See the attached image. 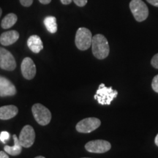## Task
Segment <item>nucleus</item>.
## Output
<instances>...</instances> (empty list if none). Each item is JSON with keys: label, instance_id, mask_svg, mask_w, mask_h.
<instances>
[{"label": "nucleus", "instance_id": "f257e3e1", "mask_svg": "<svg viewBox=\"0 0 158 158\" xmlns=\"http://www.w3.org/2000/svg\"><path fill=\"white\" fill-rule=\"evenodd\" d=\"M92 49L93 55L97 59H106L110 52L109 44L106 37L100 34L92 37Z\"/></svg>", "mask_w": 158, "mask_h": 158}, {"label": "nucleus", "instance_id": "f03ea898", "mask_svg": "<svg viewBox=\"0 0 158 158\" xmlns=\"http://www.w3.org/2000/svg\"><path fill=\"white\" fill-rule=\"evenodd\" d=\"M117 91L114 90L112 87H107L103 84H101L99 86L94 98L99 104L108 106L111 103L114 99L117 97Z\"/></svg>", "mask_w": 158, "mask_h": 158}, {"label": "nucleus", "instance_id": "7ed1b4c3", "mask_svg": "<svg viewBox=\"0 0 158 158\" xmlns=\"http://www.w3.org/2000/svg\"><path fill=\"white\" fill-rule=\"evenodd\" d=\"M92 35L89 29L81 27L77 31L75 38L76 47L81 51H86L92 46Z\"/></svg>", "mask_w": 158, "mask_h": 158}, {"label": "nucleus", "instance_id": "20e7f679", "mask_svg": "<svg viewBox=\"0 0 158 158\" xmlns=\"http://www.w3.org/2000/svg\"><path fill=\"white\" fill-rule=\"evenodd\" d=\"M33 116L39 124L45 126L50 123L51 120V113L48 108L40 103L33 105L31 107Z\"/></svg>", "mask_w": 158, "mask_h": 158}, {"label": "nucleus", "instance_id": "39448f33", "mask_svg": "<svg viewBox=\"0 0 158 158\" xmlns=\"http://www.w3.org/2000/svg\"><path fill=\"white\" fill-rule=\"evenodd\" d=\"M130 8L137 21L141 22L148 18L149 9L142 0H132L130 3Z\"/></svg>", "mask_w": 158, "mask_h": 158}, {"label": "nucleus", "instance_id": "423d86ee", "mask_svg": "<svg viewBox=\"0 0 158 158\" xmlns=\"http://www.w3.org/2000/svg\"><path fill=\"white\" fill-rule=\"evenodd\" d=\"M101 122L98 118H86L80 121L76 124V130L78 133H89L100 127Z\"/></svg>", "mask_w": 158, "mask_h": 158}, {"label": "nucleus", "instance_id": "0eeeda50", "mask_svg": "<svg viewBox=\"0 0 158 158\" xmlns=\"http://www.w3.org/2000/svg\"><path fill=\"white\" fill-rule=\"evenodd\" d=\"M16 68V62L13 55L7 49L0 47V68L13 71Z\"/></svg>", "mask_w": 158, "mask_h": 158}, {"label": "nucleus", "instance_id": "6e6552de", "mask_svg": "<svg viewBox=\"0 0 158 158\" xmlns=\"http://www.w3.org/2000/svg\"><path fill=\"white\" fill-rule=\"evenodd\" d=\"M19 139L22 147H31L35 140V132L34 128L31 125L24 126L20 133Z\"/></svg>", "mask_w": 158, "mask_h": 158}, {"label": "nucleus", "instance_id": "1a4fd4ad", "mask_svg": "<svg viewBox=\"0 0 158 158\" xmlns=\"http://www.w3.org/2000/svg\"><path fill=\"white\" fill-rule=\"evenodd\" d=\"M111 148V145L109 142L104 140H94L86 143L85 149L86 151L91 153L102 154L107 152Z\"/></svg>", "mask_w": 158, "mask_h": 158}, {"label": "nucleus", "instance_id": "9d476101", "mask_svg": "<svg viewBox=\"0 0 158 158\" xmlns=\"http://www.w3.org/2000/svg\"><path fill=\"white\" fill-rule=\"evenodd\" d=\"M21 70L23 77L27 80H31L36 75V66L32 59L29 57H26L23 59Z\"/></svg>", "mask_w": 158, "mask_h": 158}, {"label": "nucleus", "instance_id": "9b49d317", "mask_svg": "<svg viewBox=\"0 0 158 158\" xmlns=\"http://www.w3.org/2000/svg\"><path fill=\"white\" fill-rule=\"evenodd\" d=\"M16 93L15 85L8 78L0 76V97L14 96Z\"/></svg>", "mask_w": 158, "mask_h": 158}, {"label": "nucleus", "instance_id": "f8f14e48", "mask_svg": "<svg viewBox=\"0 0 158 158\" xmlns=\"http://www.w3.org/2000/svg\"><path fill=\"white\" fill-rule=\"evenodd\" d=\"M19 38V33L15 30L3 32L0 36V43L4 46H8L15 43Z\"/></svg>", "mask_w": 158, "mask_h": 158}, {"label": "nucleus", "instance_id": "ddd939ff", "mask_svg": "<svg viewBox=\"0 0 158 158\" xmlns=\"http://www.w3.org/2000/svg\"><path fill=\"white\" fill-rule=\"evenodd\" d=\"M19 113V109L15 106H4L0 107V119L8 120L15 117Z\"/></svg>", "mask_w": 158, "mask_h": 158}, {"label": "nucleus", "instance_id": "4468645a", "mask_svg": "<svg viewBox=\"0 0 158 158\" xmlns=\"http://www.w3.org/2000/svg\"><path fill=\"white\" fill-rule=\"evenodd\" d=\"M27 45L29 48L35 54H38L43 49L42 40L38 35H31L27 40Z\"/></svg>", "mask_w": 158, "mask_h": 158}, {"label": "nucleus", "instance_id": "2eb2a0df", "mask_svg": "<svg viewBox=\"0 0 158 158\" xmlns=\"http://www.w3.org/2000/svg\"><path fill=\"white\" fill-rule=\"evenodd\" d=\"M13 141H14V145L13 147H10V146L5 145V147H4V150L7 154H8L12 156H18L22 152V146L20 143L19 138L17 137L16 135H13Z\"/></svg>", "mask_w": 158, "mask_h": 158}, {"label": "nucleus", "instance_id": "dca6fc26", "mask_svg": "<svg viewBox=\"0 0 158 158\" xmlns=\"http://www.w3.org/2000/svg\"><path fill=\"white\" fill-rule=\"evenodd\" d=\"M18 17L15 13H9L4 18L1 22L2 28L7 29L11 28L17 22Z\"/></svg>", "mask_w": 158, "mask_h": 158}, {"label": "nucleus", "instance_id": "f3484780", "mask_svg": "<svg viewBox=\"0 0 158 158\" xmlns=\"http://www.w3.org/2000/svg\"><path fill=\"white\" fill-rule=\"evenodd\" d=\"M45 27L49 32L54 34L57 31V23L56 19L54 16H47L45 18L44 21Z\"/></svg>", "mask_w": 158, "mask_h": 158}, {"label": "nucleus", "instance_id": "a211bd4d", "mask_svg": "<svg viewBox=\"0 0 158 158\" xmlns=\"http://www.w3.org/2000/svg\"><path fill=\"white\" fill-rule=\"evenodd\" d=\"M10 133L7 131H2L0 133V141L2 142L3 143H7V141L10 139Z\"/></svg>", "mask_w": 158, "mask_h": 158}, {"label": "nucleus", "instance_id": "6ab92c4d", "mask_svg": "<svg viewBox=\"0 0 158 158\" xmlns=\"http://www.w3.org/2000/svg\"><path fill=\"white\" fill-rule=\"evenodd\" d=\"M152 87L155 92L158 93V75L155 76V78H153L152 82Z\"/></svg>", "mask_w": 158, "mask_h": 158}, {"label": "nucleus", "instance_id": "aec40b11", "mask_svg": "<svg viewBox=\"0 0 158 158\" xmlns=\"http://www.w3.org/2000/svg\"><path fill=\"white\" fill-rule=\"evenodd\" d=\"M151 64L154 68L158 69V54H155L151 60Z\"/></svg>", "mask_w": 158, "mask_h": 158}, {"label": "nucleus", "instance_id": "412c9836", "mask_svg": "<svg viewBox=\"0 0 158 158\" xmlns=\"http://www.w3.org/2000/svg\"><path fill=\"white\" fill-rule=\"evenodd\" d=\"M72 1L74 2V3L78 7H84L87 4L88 0H72Z\"/></svg>", "mask_w": 158, "mask_h": 158}, {"label": "nucleus", "instance_id": "4be33fe9", "mask_svg": "<svg viewBox=\"0 0 158 158\" xmlns=\"http://www.w3.org/2000/svg\"><path fill=\"white\" fill-rule=\"evenodd\" d=\"M19 1L21 5L24 7H30L33 3V0H19Z\"/></svg>", "mask_w": 158, "mask_h": 158}, {"label": "nucleus", "instance_id": "5701e85b", "mask_svg": "<svg viewBox=\"0 0 158 158\" xmlns=\"http://www.w3.org/2000/svg\"><path fill=\"white\" fill-rule=\"evenodd\" d=\"M147 1L152 5L155 6V7H158V0H147Z\"/></svg>", "mask_w": 158, "mask_h": 158}, {"label": "nucleus", "instance_id": "b1692460", "mask_svg": "<svg viewBox=\"0 0 158 158\" xmlns=\"http://www.w3.org/2000/svg\"><path fill=\"white\" fill-rule=\"evenodd\" d=\"M0 158H9V156L5 152L0 151Z\"/></svg>", "mask_w": 158, "mask_h": 158}, {"label": "nucleus", "instance_id": "393cba45", "mask_svg": "<svg viewBox=\"0 0 158 158\" xmlns=\"http://www.w3.org/2000/svg\"><path fill=\"white\" fill-rule=\"evenodd\" d=\"M39 2L43 5H48L51 2V0H39Z\"/></svg>", "mask_w": 158, "mask_h": 158}, {"label": "nucleus", "instance_id": "a878e982", "mask_svg": "<svg viewBox=\"0 0 158 158\" xmlns=\"http://www.w3.org/2000/svg\"><path fill=\"white\" fill-rule=\"evenodd\" d=\"M60 1L63 5H70L72 2V0H60Z\"/></svg>", "mask_w": 158, "mask_h": 158}, {"label": "nucleus", "instance_id": "bb28decb", "mask_svg": "<svg viewBox=\"0 0 158 158\" xmlns=\"http://www.w3.org/2000/svg\"><path fill=\"white\" fill-rule=\"evenodd\" d=\"M155 144L158 147V134L157 135V136L155 137Z\"/></svg>", "mask_w": 158, "mask_h": 158}, {"label": "nucleus", "instance_id": "cd10ccee", "mask_svg": "<svg viewBox=\"0 0 158 158\" xmlns=\"http://www.w3.org/2000/svg\"><path fill=\"white\" fill-rule=\"evenodd\" d=\"M35 158H45V157H43V156H37V157H35Z\"/></svg>", "mask_w": 158, "mask_h": 158}, {"label": "nucleus", "instance_id": "c85d7f7f", "mask_svg": "<svg viewBox=\"0 0 158 158\" xmlns=\"http://www.w3.org/2000/svg\"><path fill=\"white\" fill-rule=\"evenodd\" d=\"M2 13V8H1V7H0V17H1Z\"/></svg>", "mask_w": 158, "mask_h": 158}, {"label": "nucleus", "instance_id": "c756f323", "mask_svg": "<svg viewBox=\"0 0 158 158\" xmlns=\"http://www.w3.org/2000/svg\"><path fill=\"white\" fill-rule=\"evenodd\" d=\"M83 158H89V157H83Z\"/></svg>", "mask_w": 158, "mask_h": 158}]
</instances>
